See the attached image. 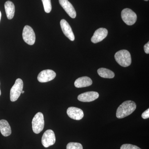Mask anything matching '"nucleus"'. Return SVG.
Segmentation results:
<instances>
[{
    "label": "nucleus",
    "instance_id": "f257e3e1",
    "mask_svg": "<svg viewBox=\"0 0 149 149\" xmlns=\"http://www.w3.org/2000/svg\"><path fill=\"white\" fill-rule=\"evenodd\" d=\"M136 108V104L131 100L123 102L118 108L116 116L118 118H122L133 113Z\"/></svg>",
    "mask_w": 149,
    "mask_h": 149
},
{
    "label": "nucleus",
    "instance_id": "f03ea898",
    "mask_svg": "<svg viewBox=\"0 0 149 149\" xmlns=\"http://www.w3.org/2000/svg\"><path fill=\"white\" fill-rule=\"evenodd\" d=\"M114 57L118 63L121 66L126 67L131 64V55L129 52L126 50L118 51L115 54Z\"/></svg>",
    "mask_w": 149,
    "mask_h": 149
},
{
    "label": "nucleus",
    "instance_id": "7ed1b4c3",
    "mask_svg": "<svg viewBox=\"0 0 149 149\" xmlns=\"http://www.w3.org/2000/svg\"><path fill=\"white\" fill-rule=\"evenodd\" d=\"M44 126V115L42 113H37L32 119V128L33 132L36 134H39L42 131Z\"/></svg>",
    "mask_w": 149,
    "mask_h": 149
},
{
    "label": "nucleus",
    "instance_id": "20e7f679",
    "mask_svg": "<svg viewBox=\"0 0 149 149\" xmlns=\"http://www.w3.org/2000/svg\"><path fill=\"white\" fill-rule=\"evenodd\" d=\"M23 88V83L20 78H18L15 81L14 85L11 89L10 100L11 102L17 100L22 93Z\"/></svg>",
    "mask_w": 149,
    "mask_h": 149
},
{
    "label": "nucleus",
    "instance_id": "39448f33",
    "mask_svg": "<svg viewBox=\"0 0 149 149\" xmlns=\"http://www.w3.org/2000/svg\"><path fill=\"white\" fill-rule=\"evenodd\" d=\"M121 15L123 20L127 25H133L137 21V15L130 9H124L121 12Z\"/></svg>",
    "mask_w": 149,
    "mask_h": 149
},
{
    "label": "nucleus",
    "instance_id": "423d86ee",
    "mask_svg": "<svg viewBox=\"0 0 149 149\" xmlns=\"http://www.w3.org/2000/svg\"><path fill=\"white\" fill-rule=\"evenodd\" d=\"M23 40L28 45H32L35 42V35L32 28L28 25L24 26L22 32Z\"/></svg>",
    "mask_w": 149,
    "mask_h": 149
},
{
    "label": "nucleus",
    "instance_id": "0eeeda50",
    "mask_svg": "<svg viewBox=\"0 0 149 149\" xmlns=\"http://www.w3.org/2000/svg\"><path fill=\"white\" fill-rule=\"evenodd\" d=\"M56 142L55 133L52 130H46L43 134L42 138V144L45 148L53 146Z\"/></svg>",
    "mask_w": 149,
    "mask_h": 149
},
{
    "label": "nucleus",
    "instance_id": "6e6552de",
    "mask_svg": "<svg viewBox=\"0 0 149 149\" xmlns=\"http://www.w3.org/2000/svg\"><path fill=\"white\" fill-rule=\"evenodd\" d=\"M56 73L52 70H42L39 73L37 77L38 81L40 83H47L54 79Z\"/></svg>",
    "mask_w": 149,
    "mask_h": 149
},
{
    "label": "nucleus",
    "instance_id": "1a4fd4ad",
    "mask_svg": "<svg viewBox=\"0 0 149 149\" xmlns=\"http://www.w3.org/2000/svg\"><path fill=\"white\" fill-rule=\"evenodd\" d=\"M98 93L94 91L85 92L78 95L77 99L78 100L85 102H93L97 100L99 97Z\"/></svg>",
    "mask_w": 149,
    "mask_h": 149
},
{
    "label": "nucleus",
    "instance_id": "9d476101",
    "mask_svg": "<svg viewBox=\"0 0 149 149\" xmlns=\"http://www.w3.org/2000/svg\"><path fill=\"white\" fill-rule=\"evenodd\" d=\"M67 113L70 118L76 120H80L84 116L83 111L74 107H70L67 110Z\"/></svg>",
    "mask_w": 149,
    "mask_h": 149
},
{
    "label": "nucleus",
    "instance_id": "9b49d317",
    "mask_svg": "<svg viewBox=\"0 0 149 149\" xmlns=\"http://www.w3.org/2000/svg\"><path fill=\"white\" fill-rule=\"evenodd\" d=\"M108 35V30L104 28L97 29L91 38V42L93 43L100 42L104 40Z\"/></svg>",
    "mask_w": 149,
    "mask_h": 149
},
{
    "label": "nucleus",
    "instance_id": "f8f14e48",
    "mask_svg": "<svg viewBox=\"0 0 149 149\" xmlns=\"http://www.w3.org/2000/svg\"><path fill=\"white\" fill-rule=\"evenodd\" d=\"M60 25L62 30L65 35L71 41H74V35L69 23L65 19H62L61 20Z\"/></svg>",
    "mask_w": 149,
    "mask_h": 149
},
{
    "label": "nucleus",
    "instance_id": "ddd939ff",
    "mask_svg": "<svg viewBox=\"0 0 149 149\" xmlns=\"http://www.w3.org/2000/svg\"><path fill=\"white\" fill-rule=\"evenodd\" d=\"M60 4L61 6L66 13L72 18H75L76 12L73 6L68 0H59Z\"/></svg>",
    "mask_w": 149,
    "mask_h": 149
},
{
    "label": "nucleus",
    "instance_id": "4468645a",
    "mask_svg": "<svg viewBox=\"0 0 149 149\" xmlns=\"http://www.w3.org/2000/svg\"><path fill=\"white\" fill-rule=\"evenodd\" d=\"M93 84L91 78L87 76L79 77L74 82V85L76 88H82L91 86Z\"/></svg>",
    "mask_w": 149,
    "mask_h": 149
},
{
    "label": "nucleus",
    "instance_id": "2eb2a0df",
    "mask_svg": "<svg viewBox=\"0 0 149 149\" xmlns=\"http://www.w3.org/2000/svg\"><path fill=\"white\" fill-rule=\"evenodd\" d=\"M0 132L5 137L9 136L11 134V129L10 125L6 120H0Z\"/></svg>",
    "mask_w": 149,
    "mask_h": 149
},
{
    "label": "nucleus",
    "instance_id": "dca6fc26",
    "mask_svg": "<svg viewBox=\"0 0 149 149\" xmlns=\"http://www.w3.org/2000/svg\"><path fill=\"white\" fill-rule=\"evenodd\" d=\"M5 9L7 17L9 19L13 18L15 12L14 4L10 1H7L5 3Z\"/></svg>",
    "mask_w": 149,
    "mask_h": 149
},
{
    "label": "nucleus",
    "instance_id": "f3484780",
    "mask_svg": "<svg viewBox=\"0 0 149 149\" xmlns=\"http://www.w3.org/2000/svg\"><path fill=\"white\" fill-rule=\"evenodd\" d=\"M98 74L100 77L105 78H113L114 77V72L108 69L100 68L97 70Z\"/></svg>",
    "mask_w": 149,
    "mask_h": 149
},
{
    "label": "nucleus",
    "instance_id": "a211bd4d",
    "mask_svg": "<svg viewBox=\"0 0 149 149\" xmlns=\"http://www.w3.org/2000/svg\"><path fill=\"white\" fill-rule=\"evenodd\" d=\"M44 9L47 13H49L52 10V6L51 0H42Z\"/></svg>",
    "mask_w": 149,
    "mask_h": 149
},
{
    "label": "nucleus",
    "instance_id": "6ab92c4d",
    "mask_svg": "<svg viewBox=\"0 0 149 149\" xmlns=\"http://www.w3.org/2000/svg\"><path fill=\"white\" fill-rule=\"evenodd\" d=\"M66 149H83V147L80 143L71 142L67 145Z\"/></svg>",
    "mask_w": 149,
    "mask_h": 149
},
{
    "label": "nucleus",
    "instance_id": "aec40b11",
    "mask_svg": "<svg viewBox=\"0 0 149 149\" xmlns=\"http://www.w3.org/2000/svg\"><path fill=\"white\" fill-rule=\"evenodd\" d=\"M120 149H141L134 145H131V144H123L120 147Z\"/></svg>",
    "mask_w": 149,
    "mask_h": 149
},
{
    "label": "nucleus",
    "instance_id": "412c9836",
    "mask_svg": "<svg viewBox=\"0 0 149 149\" xmlns=\"http://www.w3.org/2000/svg\"><path fill=\"white\" fill-rule=\"evenodd\" d=\"M142 118L143 119H147L149 118V109H148L146 111L144 112L142 114Z\"/></svg>",
    "mask_w": 149,
    "mask_h": 149
},
{
    "label": "nucleus",
    "instance_id": "4be33fe9",
    "mask_svg": "<svg viewBox=\"0 0 149 149\" xmlns=\"http://www.w3.org/2000/svg\"><path fill=\"white\" fill-rule=\"evenodd\" d=\"M144 50L146 54H149V42H148L145 45L144 47Z\"/></svg>",
    "mask_w": 149,
    "mask_h": 149
},
{
    "label": "nucleus",
    "instance_id": "5701e85b",
    "mask_svg": "<svg viewBox=\"0 0 149 149\" xmlns=\"http://www.w3.org/2000/svg\"><path fill=\"white\" fill-rule=\"evenodd\" d=\"M1 11H0V21H1Z\"/></svg>",
    "mask_w": 149,
    "mask_h": 149
},
{
    "label": "nucleus",
    "instance_id": "b1692460",
    "mask_svg": "<svg viewBox=\"0 0 149 149\" xmlns=\"http://www.w3.org/2000/svg\"><path fill=\"white\" fill-rule=\"evenodd\" d=\"M24 93V91H22V94H23V93Z\"/></svg>",
    "mask_w": 149,
    "mask_h": 149
},
{
    "label": "nucleus",
    "instance_id": "393cba45",
    "mask_svg": "<svg viewBox=\"0 0 149 149\" xmlns=\"http://www.w3.org/2000/svg\"><path fill=\"white\" fill-rule=\"evenodd\" d=\"M1 89H0V96L1 95Z\"/></svg>",
    "mask_w": 149,
    "mask_h": 149
},
{
    "label": "nucleus",
    "instance_id": "a878e982",
    "mask_svg": "<svg viewBox=\"0 0 149 149\" xmlns=\"http://www.w3.org/2000/svg\"><path fill=\"white\" fill-rule=\"evenodd\" d=\"M144 1H148L149 0H144Z\"/></svg>",
    "mask_w": 149,
    "mask_h": 149
}]
</instances>
